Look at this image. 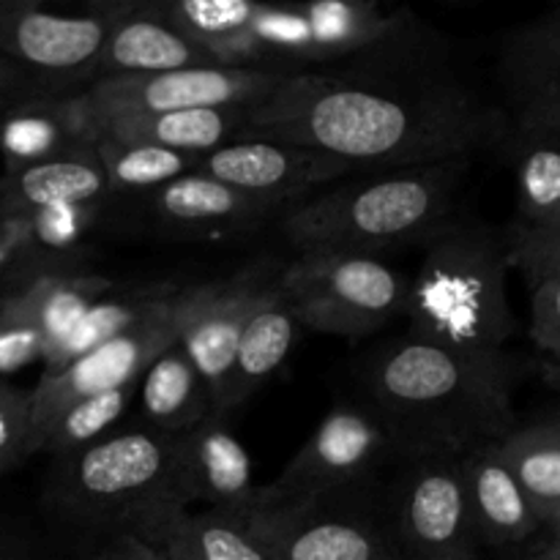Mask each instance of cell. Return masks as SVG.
Masks as SVG:
<instances>
[{"label":"cell","instance_id":"6da1fadb","mask_svg":"<svg viewBox=\"0 0 560 560\" xmlns=\"http://www.w3.org/2000/svg\"><path fill=\"white\" fill-rule=\"evenodd\" d=\"M416 31L350 66L288 74L249 109L246 137L315 148L366 170L470 162L509 135L479 93L441 66H419Z\"/></svg>","mask_w":560,"mask_h":560},{"label":"cell","instance_id":"7a4b0ae2","mask_svg":"<svg viewBox=\"0 0 560 560\" xmlns=\"http://www.w3.org/2000/svg\"><path fill=\"white\" fill-rule=\"evenodd\" d=\"M512 361L470 359L424 339L383 345L361 381L366 410L397 452L413 459L463 457L514 432Z\"/></svg>","mask_w":560,"mask_h":560},{"label":"cell","instance_id":"3957f363","mask_svg":"<svg viewBox=\"0 0 560 560\" xmlns=\"http://www.w3.org/2000/svg\"><path fill=\"white\" fill-rule=\"evenodd\" d=\"M468 162L366 170L282 211V233L301 255H375L427 241L452 219L454 191Z\"/></svg>","mask_w":560,"mask_h":560},{"label":"cell","instance_id":"277c9868","mask_svg":"<svg viewBox=\"0 0 560 560\" xmlns=\"http://www.w3.org/2000/svg\"><path fill=\"white\" fill-rule=\"evenodd\" d=\"M506 241L476 222L448 219L427 238L408 290L410 337L470 359H509L514 323L506 293Z\"/></svg>","mask_w":560,"mask_h":560},{"label":"cell","instance_id":"5b68a950","mask_svg":"<svg viewBox=\"0 0 560 560\" xmlns=\"http://www.w3.org/2000/svg\"><path fill=\"white\" fill-rule=\"evenodd\" d=\"M60 459L55 501L77 523L115 528V536H137L159 550L189 512L175 485L173 435L118 432Z\"/></svg>","mask_w":560,"mask_h":560},{"label":"cell","instance_id":"8992f818","mask_svg":"<svg viewBox=\"0 0 560 560\" xmlns=\"http://www.w3.org/2000/svg\"><path fill=\"white\" fill-rule=\"evenodd\" d=\"M416 31L405 9L377 0H317L299 5H257L249 31L217 52L222 66L277 74L334 69L381 52Z\"/></svg>","mask_w":560,"mask_h":560},{"label":"cell","instance_id":"52a82bcc","mask_svg":"<svg viewBox=\"0 0 560 560\" xmlns=\"http://www.w3.org/2000/svg\"><path fill=\"white\" fill-rule=\"evenodd\" d=\"M301 328L361 339L405 315L410 282L377 255L306 252L277 277Z\"/></svg>","mask_w":560,"mask_h":560},{"label":"cell","instance_id":"ba28073f","mask_svg":"<svg viewBox=\"0 0 560 560\" xmlns=\"http://www.w3.org/2000/svg\"><path fill=\"white\" fill-rule=\"evenodd\" d=\"M137 0L85 3L80 9L14 0L0 3V55L52 91H85L113 27Z\"/></svg>","mask_w":560,"mask_h":560},{"label":"cell","instance_id":"9c48e42d","mask_svg":"<svg viewBox=\"0 0 560 560\" xmlns=\"http://www.w3.org/2000/svg\"><path fill=\"white\" fill-rule=\"evenodd\" d=\"M388 432L366 408L337 405L323 416L317 430L304 443L277 481L260 487V509L304 506V503L339 501L345 492L372 476L386 452Z\"/></svg>","mask_w":560,"mask_h":560},{"label":"cell","instance_id":"30bf717a","mask_svg":"<svg viewBox=\"0 0 560 560\" xmlns=\"http://www.w3.org/2000/svg\"><path fill=\"white\" fill-rule=\"evenodd\" d=\"M189 290L191 284L180 288L148 320L129 328L120 337L109 339V342L98 345L96 350L77 359L74 364L66 366L58 375H42L38 386L31 392L36 438L38 430L66 405L77 402L82 397H93V394L137 386V381L148 372V366L180 339Z\"/></svg>","mask_w":560,"mask_h":560},{"label":"cell","instance_id":"8fae6325","mask_svg":"<svg viewBox=\"0 0 560 560\" xmlns=\"http://www.w3.org/2000/svg\"><path fill=\"white\" fill-rule=\"evenodd\" d=\"M288 74L233 66L164 71L142 77H109L85 88L98 120L124 115L180 113V109L255 107L271 96Z\"/></svg>","mask_w":560,"mask_h":560},{"label":"cell","instance_id":"7c38bea8","mask_svg":"<svg viewBox=\"0 0 560 560\" xmlns=\"http://www.w3.org/2000/svg\"><path fill=\"white\" fill-rule=\"evenodd\" d=\"M392 541L402 560H479L459 457H424L405 476Z\"/></svg>","mask_w":560,"mask_h":560},{"label":"cell","instance_id":"4fadbf2b","mask_svg":"<svg viewBox=\"0 0 560 560\" xmlns=\"http://www.w3.org/2000/svg\"><path fill=\"white\" fill-rule=\"evenodd\" d=\"M195 173L222 180L277 211H288L315 191L339 184L348 175H359V170L315 148L244 137L206 153Z\"/></svg>","mask_w":560,"mask_h":560},{"label":"cell","instance_id":"5bb4252c","mask_svg":"<svg viewBox=\"0 0 560 560\" xmlns=\"http://www.w3.org/2000/svg\"><path fill=\"white\" fill-rule=\"evenodd\" d=\"M266 284V266H252L235 277L191 284L189 299H186L178 345L206 381L213 399V413L219 416H224V399H228L230 372H233L241 331Z\"/></svg>","mask_w":560,"mask_h":560},{"label":"cell","instance_id":"9a60e30c","mask_svg":"<svg viewBox=\"0 0 560 560\" xmlns=\"http://www.w3.org/2000/svg\"><path fill=\"white\" fill-rule=\"evenodd\" d=\"M249 528L271 560H402L392 536L337 501L260 509Z\"/></svg>","mask_w":560,"mask_h":560},{"label":"cell","instance_id":"2e32d148","mask_svg":"<svg viewBox=\"0 0 560 560\" xmlns=\"http://www.w3.org/2000/svg\"><path fill=\"white\" fill-rule=\"evenodd\" d=\"M175 485L186 506L202 503L206 512L246 520L257 512L260 487L252 457L228 427V416L211 413L195 430L173 435Z\"/></svg>","mask_w":560,"mask_h":560},{"label":"cell","instance_id":"e0dca14e","mask_svg":"<svg viewBox=\"0 0 560 560\" xmlns=\"http://www.w3.org/2000/svg\"><path fill=\"white\" fill-rule=\"evenodd\" d=\"M102 120L85 91L27 98L0 115V153L5 173L96 151Z\"/></svg>","mask_w":560,"mask_h":560},{"label":"cell","instance_id":"ac0fdd59","mask_svg":"<svg viewBox=\"0 0 560 560\" xmlns=\"http://www.w3.org/2000/svg\"><path fill=\"white\" fill-rule=\"evenodd\" d=\"M501 80L514 124L560 131V9L509 33L501 52Z\"/></svg>","mask_w":560,"mask_h":560},{"label":"cell","instance_id":"d6986e66","mask_svg":"<svg viewBox=\"0 0 560 560\" xmlns=\"http://www.w3.org/2000/svg\"><path fill=\"white\" fill-rule=\"evenodd\" d=\"M465 498L476 539L492 547L520 545L541 530V520L528 495L503 463L495 443L470 448L459 457Z\"/></svg>","mask_w":560,"mask_h":560},{"label":"cell","instance_id":"ffe728a7","mask_svg":"<svg viewBox=\"0 0 560 560\" xmlns=\"http://www.w3.org/2000/svg\"><path fill=\"white\" fill-rule=\"evenodd\" d=\"M202 66L219 63L206 47L175 31L162 16L153 14L151 5L137 0L135 9L109 33L107 44L98 55L93 82L109 80V77H142L180 69H202Z\"/></svg>","mask_w":560,"mask_h":560},{"label":"cell","instance_id":"44dd1931","mask_svg":"<svg viewBox=\"0 0 560 560\" xmlns=\"http://www.w3.org/2000/svg\"><path fill=\"white\" fill-rule=\"evenodd\" d=\"M299 331L301 323L295 320L288 299L273 279L266 284L244 331H241L233 372H230L228 399H224V416H230L246 399L255 397L282 370L288 355L293 353Z\"/></svg>","mask_w":560,"mask_h":560},{"label":"cell","instance_id":"7402d4cb","mask_svg":"<svg viewBox=\"0 0 560 560\" xmlns=\"http://www.w3.org/2000/svg\"><path fill=\"white\" fill-rule=\"evenodd\" d=\"M252 107L228 109H180V113L124 115L102 120V137L118 142H140L164 151L206 156L217 148L246 137Z\"/></svg>","mask_w":560,"mask_h":560},{"label":"cell","instance_id":"603a6c76","mask_svg":"<svg viewBox=\"0 0 560 560\" xmlns=\"http://www.w3.org/2000/svg\"><path fill=\"white\" fill-rule=\"evenodd\" d=\"M159 219L167 228L184 230V233H222V230H241L260 224L277 208L233 189V186L213 180L191 170L184 178L162 186L156 191Z\"/></svg>","mask_w":560,"mask_h":560},{"label":"cell","instance_id":"cb8c5ba5","mask_svg":"<svg viewBox=\"0 0 560 560\" xmlns=\"http://www.w3.org/2000/svg\"><path fill=\"white\" fill-rule=\"evenodd\" d=\"M102 213L104 202H60L22 217H0V233L20 244L31 277L71 271V262L82 257Z\"/></svg>","mask_w":560,"mask_h":560},{"label":"cell","instance_id":"d4e9b609","mask_svg":"<svg viewBox=\"0 0 560 560\" xmlns=\"http://www.w3.org/2000/svg\"><path fill=\"white\" fill-rule=\"evenodd\" d=\"M107 178L96 151L52 159L0 178V217H22L60 202H104Z\"/></svg>","mask_w":560,"mask_h":560},{"label":"cell","instance_id":"484cf974","mask_svg":"<svg viewBox=\"0 0 560 560\" xmlns=\"http://www.w3.org/2000/svg\"><path fill=\"white\" fill-rule=\"evenodd\" d=\"M142 413L159 435H184L213 413L206 381L175 342L142 375Z\"/></svg>","mask_w":560,"mask_h":560},{"label":"cell","instance_id":"4316f807","mask_svg":"<svg viewBox=\"0 0 560 560\" xmlns=\"http://www.w3.org/2000/svg\"><path fill=\"white\" fill-rule=\"evenodd\" d=\"M118 284L102 273L88 271H44L25 279L14 288L16 299L25 306L44 339V359L58 350V345L74 331L88 310L104 299ZM44 364V361H42Z\"/></svg>","mask_w":560,"mask_h":560},{"label":"cell","instance_id":"83f0119b","mask_svg":"<svg viewBox=\"0 0 560 560\" xmlns=\"http://www.w3.org/2000/svg\"><path fill=\"white\" fill-rule=\"evenodd\" d=\"M517 222L523 228H560V131L512 124Z\"/></svg>","mask_w":560,"mask_h":560},{"label":"cell","instance_id":"f1b7e54d","mask_svg":"<svg viewBox=\"0 0 560 560\" xmlns=\"http://www.w3.org/2000/svg\"><path fill=\"white\" fill-rule=\"evenodd\" d=\"M180 288H167V284H148V288H126L113 293H107L104 299H98L91 310L82 315V320L77 323L74 331L58 345L52 355L44 359V372L42 375H58L66 366L74 364L77 359H82L85 353L96 350L98 345L109 342V339L120 337L129 328L140 326L142 320L153 315V312L162 310Z\"/></svg>","mask_w":560,"mask_h":560},{"label":"cell","instance_id":"f546056e","mask_svg":"<svg viewBox=\"0 0 560 560\" xmlns=\"http://www.w3.org/2000/svg\"><path fill=\"white\" fill-rule=\"evenodd\" d=\"M498 452L545 525V520L560 509V424L550 419L514 430L498 441Z\"/></svg>","mask_w":560,"mask_h":560},{"label":"cell","instance_id":"4dcf8cb0","mask_svg":"<svg viewBox=\"0 0 560 560\" xmlns=\"http://www.w3.org/2000/svg\"><path fill=\"white\" fill-rule=\"evenodd\" d=\"M159 550L164 560H271L246 520L217 512L180 514Z\"/></svg>","mask_w":560,"mask_h":560},{"label":"cell","instance_id":"1f68e13d","mask_svg":"<svg viewBox=\"0 0 560 560\" xmlns=\"http://www.w3.org/2000/svg\"><path fill=\"white\" fill-rule=\"evenodd\" d=\"M131 397H135V386L93 394V397H82L66 405L38 430V452L69 457V454L104 441L109 430L124 419Z\"/></svg>","mask_w":560,"mask_h":560},{"label":"cell","instance_id":"d6a6232c","mask_svg":"<svg viewBox=\"0 0 560 560\" xmlns=\"http://www.w3.org/2000/svg\"><path fill=\"white\" fill-rule=\"evenodd\" d=\"M96 153L104 178H107L109 195L148 189L159 191L162 186L189 175L202 159L189 156V153L164 151L156 145H140V142H118L109 140V137H98Z\"/></svg>","mask_w":560,"mask_h":560},{"label":"cell","instance_id":"836d02e7","mask_svg":"<svg viewBox=\"0 0 560 560\" xmlns=\"http://www.w3.org/2000/svg\"><path fill=\"white\" fill-rule=\"evenodd\" d=\"M148 5L167 25H173L175 31L189 36L217 58L224 44L249 31L260 3H252V0H151Z\"/></svg>","mask_w":560,"mask_h":560},{"label":"cell","instance_id":"e575fe53","mask_svg":"<svg viewBox=\"0 0 560 560\" xmlns=\"http://www.w3.org/2000/svg\"><path fill=\"white\" fill-rule=\"evenodd\" d=\"M33 454H38V438L31 392L0 383V474L20 468Z\"/></svg>","mask_w":560,"mask_h":560},{"label":"cell","instance_id":"d590c367","mask_svg":"<svg viewBox=\"0 0 560 560\" xmlns=\"http://www.w3.org/2000/svg\"><path fill=\"white\" fill-rule=\"evenodd\" d=\"M509 266L528 277L530 288L541 282H560V228H523L512 224L506 233Z\"/></svg>","mask_w":560,"mask_h":560},{"label":"cell","instance_id":"8d00e7d4","mask_svg":"<svg viewBox=\"0 0 560 560\" xmlns=\"http://www.w3.org/2000/svg\"><path fill=\"white\" fill-rule=\"evenodd\" d=\"M44 361V339L14 290L0 299V375H14Z\"/></svg>","mask_w":560,"mask_h":560},{"label":"cell","instance_id":"74e56055","mask_svg":"<svg viewBox=\"0 0 560 560\" xmlns=\"http://www.w3.org/2000/svg\"><path fill=\"white\" fill-rule=\"evenodd\" d=\"M530 339L560 364V282L534 284L530 293Z\"/></svg>","mask_w":560,"mask_h":560},{"label":"cell","instance_id":"f35d334b","mask_svg":"<svg viewBox=\"0 0 560 560\" xmlns=\"http://www.w3.org/2000/svg\"><path fill=\"white\" fill-rule=\"evenodd\" d=\"M47 93L60 91H52L47 82H42L38 77H33L31 71L22 69L20 63H14V60H9L5 55H0V115H5L11 107H16V104L27 102V98L47 96Z\"/></svg>","mask_w":560,"mask_h":560},{"label":"cell","instance_id":"ab89813d","mask_svg":"<svg viewBox=\"0 0 560 560\" xmlns=\"http://www.w3.org/2000/svg\"><path fill=\"white\" fill-rule=\"evenodd\" d=\"M88 560H164L162 550L145 545L137 536H115L102 552L91 556Z\"/></svg>","mask_w":560,"mask_h":560},{"label":"cell","instance_id":"60d3db41","mask_svg":"<svg viewBox=\"0 0 560 560\" xmlns=\"http://www.w3.org/2000/svg\"><path fill=\"white\" fill-rule=\"evenodd\" d=\"M25 279H31V271H27V260L22 255L20 244L5 233H0V284H11V290H14Z\"/></svg>","mask_w":560,"mask_h":560},{"label":"cell","instance_id":"b9f144b4","mask_svg":"<svg viewBox=\"0 0 560 560\" xmlns=\"http://www.w3.org/2000/svg\"><path fill=\"white\" fill-rule=\"evenodd\" d=\"M525 560H560V550H556V547L539 545L536 550H530V556Z\"/></svg>","mask_w":560,"mask_h":560},{"label":"cell","instance_id":"7bdbcfd3","mask_svg":"<svg viewBox=\"0 0 560 560\" xmlns=\"http://www.w3.org/2000/svg\"><path fill=\"white\" fill-rule=\"evenodd\" d=\"M541 530H547V534H560V509H556V512L545 520Z\"/></svg>","mask_w":560,"mask_h":560},{"label":"cell","instance_id":"ee69618b","mask_svg":"<svg viewBox=\"0 0 560 560\" xmlns=\"http://www.w3.org/2000/svg\"><path fill=\"white\" fill-rule=\"evenodd\" d=\"M541 545H547V547H556V550H560V534H547V539L541 541Z\"/></svg>","mask_w":560,"mask_h":560},{"label":"cell","instance_id":"f6af8a7d","mask_svg":"<svg viewBox=\"0 0 560 560\" xmlns=\"http://www.w3.org/2000/svg\"><path fill=\"white\" fill-rule=\"evenodd\" d=\"M552 421H556V424H560V410H558L556 416H552Z\"/></svg>","mask_w":560,"mask_h":560},{"label":"cell","instance_id":"bcb514c9","mask_svg":"<svg viewBox=\"0 0 560 560\" xmlns=\"http://www.w3.org/2000/svg\"><path fill=\"white\" fill-rule=\"evenodd\" d=\"M0 560H9V558H5V556H3V552H0Z\"/></svg>","mask_w":560,"mask_h":560},{"label":"cell","instance_id":"7dc6e473","mask_svg":"<svg viewBox=\"0 0 560 560\" xmlns=\"http://www.w3.org/2000/svg\"><path fill=\"white\" fill-rule=\"evenodd\" d=\"M80 560H88V558H80Z\"/></svg>","mask_w":560,"mask_h":560},{"label":"cell","instance_id":"c3c4849f","mask_svg":"<svg viewBox=\"0 0 560 560\" xmlns=\"http://www.w3.org/2000/svg\"><path fill=\"white\" fill-rule=\"evenodd\" d=\"M0 299H3V295H0Z\"/></svg>","mask_w":560,"mask_h":560}]
</instances>
